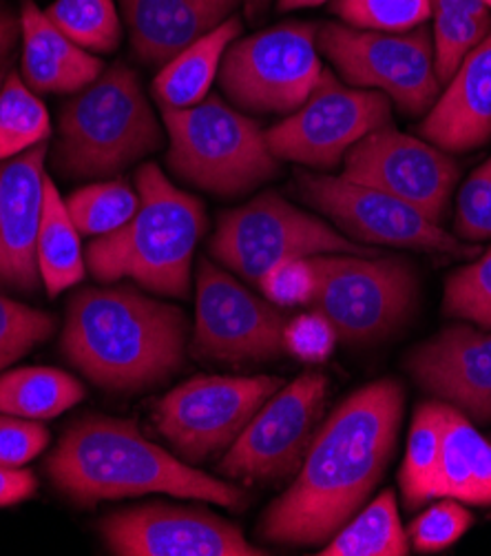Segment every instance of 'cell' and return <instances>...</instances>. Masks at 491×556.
Returning <instances> with one entry per match:
<instances>
[{
	"instance_id": "43",
	"label": "cell",
	"mask_w": 491,
	"mask_h": 556,
	"mask_svg": "<svg viewBox=\"0 0 491 556\" xmlns=\"http://www.w3.org/2000/svg\"><path fill=\"white\" fill-rule=\"evenodd\" d=\"M431 12H456L476 18H489L491 12L482 0H429Z\"/></svg>"
},
{
	"instance_id": "16",
	"label": "cell",
	"mask_w": 491,
	"mask_h": 556,
	"mask_svg": "<svg viewBox=\"0 0 491 556\" xmlns=\"http://www.w3.org/2000/svg\"><path fill=\"white\" fill-rule=\"evenodd\" d=\"M341 176L386 191L441 225L461 180V166L439 147L388 125L374 129L346 153Z\"/></svg>"
},
{
	"instance_id": "37",
	"label": "cell",
	"mask_w": 491,
	"mask_h": 556,
	"mask_svg": "<svg viewBox=\"0 0 491 556\" xmlns=\"http://www.w3.org/2000/svg\"><path fill=\"white\" fill-rule=\"evenodd\" d=\"M454 233L471 244L491 240V157L478 166L458 193Z\"/></svg>"
},
{
	"instance_id": "44",
	"label": "cell",
	"mask_w": 491,
	"mask_h": 556,
	"mask_svg": "<svg viewBox=\"0 0 491 556\" xmlns=\"http://www.w3.org/2000/svg\"><path fill=\"white\" fill-rule=\"evenodd\" d=\"M331 3V0H277L280 12H299V10H312L319 5Z\"/></svg>"
},
{
	"instance_id": "3",
	"label": "cell",
	"mask_w": 491,
	"mask_h": 556,
	"mask_svg": "<svg viewBox=\"0 0 491 556\" xmlns=\"http://www.w3.org/2000/svg\"><path fill=\"white\" fill-rule=\"evenodd\" d=\"M186 317L135 289H85L67 308L63 349L69 362L108 391H144L184 359Z\"/></svg>"
},
{
	"instance_id": "46",
	"label": "cell",
	"mask_w": 491,
	"mask_h": 556,
	"mask_svg": "<svg viewBox=\"0 0 491 556\" xmlns=\"http://www.w3.org/2000/svg\"><path fill=\"white\" fill-rule=\"evenodd\" d=\"M482 3H484L489 10H491V0H482Z\"/></svg>"
},
{
	"instance_id": "9",
	"label": "cell",
	"mask_w": 491,
	"mask_h": 556,
	"mask_svg": "<svg viewBox=\"0 0 491 556\" xmlns=\"http://www.w3.org/2000/svg\"><path fill=\"white\" fill-rule=\"evenodd\" d=\"M316 31L312 23H282L237 38L217 76L222 91L253 114H293L325 72Z\"/></svg>"
},
{
	"instance_id": "41",
	"label": "cell",
	"mask_w": 491,
	"mask_h": 556,
	"mask_svg": "<svg viewBox=\"0 0 491 556\" xmlns=\"http://www.w3.org/2000/svg\"><path fill=\"white\" fill-rule=\"evenodd\" d=\"M38 488L34 472L23 468L0 466V508L14 506L29 498Z\"/></svg>"
},
{
	"instance_id": "42",
	"label": "cell",
	"mask_w": 491,
	"mask_h": 556,
	"mask_svg": "<svg viewBox=\"0 0 491 556\" xmlns=\"http://www.w3.org/2000/svg\"><path fill=\"white\" fill-rule=\"evenodd\" d=\"M21 42V14H16L5 3H0V83L8 74L14 51Z\"/></svg>"
},
{
	"instance_id": "17",
	"label": "cell",
	"mask_w": 491,
	"mask_h": 556,
	"mask_svg": "<svg viewBox=\"0 0 491 556\" xmlns=\"http://www.w3.org/2000/svg\"><path fill=\"white\" fill-rule=\"evenodd\" d=\"M108 552L120 556H261L244 532L208 510L164 504L116 513L100 523Z\"/></svg>"
},
{
	"instance_id": "27",
	"label": "cell",
	"mask_w": 491,
	"mask_h": 556,
	"mask_svg": "<svg viewBox=\"0 0 491 556\" xmlns=\"http://www.w3.org/2000/svg\"><path fill=\"white\" fill-rule=\"evenodd\" d=\"M85 400V386L59 368H18L0 377V413L53 419Z\"/></svg>"
},
{
	"instance_id": "12",
	"label": "cell",
	"mask_w": 491,
	"mask_h": 556,
	"mask_svg": "<svg viewBox=\"0 0 491 556\" xmlns=\"http://www.w3.org/2000/svg\"><path fill=\"white\" fill-rule=\"evenodd\" d=\"M388 125L392 102L386 93L344 85L325 70L308 100L266 131V142L280 162L325 174L344 164L361 138Z\"/></svg>"
},
{
	"instance_id": "19",
	"label": "cell",
	"mask_w": 491,
	"mask_h": 556,
	"mask_svg": "<svg viewBox=\"0 0 491 556\" xmlns=\"http://www.w3.org/2000/svg\"><path fill=\"white\" fill-rule=\"evenodd\" d=\"M47 144L0 162V282L31 291L40 280L38 231L44 202Z\"/></svg>"
},
{
	"instance_id": "29",
	"label": "cell",
	"mask_w": 491,
	"mask_h": 556,
	"mask_svg": "<svg viewBox=\"0 0 491 556\" xmlns=\"http://www.w3.org/2000/svg\"><path fill=\"white\" fill-rule=\"evenodd\" d=\"M51 136L44 102L12 72L0 85V162L16 157Z\"/></svg>"
},
{
	"instance_id": "4",
	"label": "cell",
	"mask_w": 491,
	"mask_h": 556,
	"mask_svg": "<svg viewBox=\"0 0 491 556\" xmlns=\"http://www.w3.org/2000/svg\"><path fill=\"white\" fill-rule=\"evenodd\" d=\"M135 189L140 206L118 231L93 238L87 268L98 282L133 280L140 287L186 298L195 249L206 231L204 204L178 189L157 164H144Z\"/></svg>"
},
{
	"instance_id": "6",
	"label": "cell",
	"mask_w": 491,
	"mask_h": 556,
	"mask_svg": "<svg viewBox=\"0 0 491 556\" xmlns=\"http://www.w3.org/2000/svg\"><path fill=\"white\" fill-rule=\"evenodd\" d=\"M169 134L167 162L184 182L222 198L255 191L280 174L266 131L220 96L186 109H161Z\"/></svg>"
},
{
	"instance_id": "39",
	"label": "cell",
	"mask_w": 491,
	"mask_h": 556,
	"mask_svg": "<svg viewBox=\"0 0 491 556\" xmlns=\"http://www.w3.org/2000/svg\"><path fill=\"white\" fill-rule=\"evenodd\" d=\"M339 336L335 326L327 321L319 311L303 313L290 319L284 328L286 353L295 355L308 364H321L333 355Z\"/></svg>"
},
{
	"instance_id": "13",
	"label": "cell",
	"mask_w": 491,
	"mask_h": 556,
	"mask_svg": "<svg viewBox=\"0 0 491 556\" xmlns=\"http://www.w3.org/2000/svg\"><path fill=\"white\" fill-rule=\"evenodd\" d=\"M284 381L272 375L193 377L155 406L159 434L191 464L229 451Z\"/></svg>"
},
{
	"instance_id": "33",
	"label": "cell",
	"mask_w": 491,
	"mask_h": 556,
	"mask_svg": "<svg viewBox=\"0 0 491 556\" xmlns=\"http://www.w3.org/2000/svg\"><path fill=\"white\" fill-rule=\"evenodd\" d=\"M431 16L434 72L441 85H448L467 59V53L474 51L491 31V16L476 18L456 12H431Z\"/></svg>"
},
{
	"instance_id": "20",
	"label": "cell",
	"mask_w": 491,
	"mask_h": 556,
	"mask_svg": "<svg viewBox=\"0 0 491 556\" xmlns=\"http://www.w3.org/2000/svg\"><path fill=\"white\" fill-rule=\"evenodd\" d=\"M418 131L445 153H467L491 140V31L467 53Z\"/></svg>"
},
{
	"instance_id": "15",
	"label": "cell",
	"mask_w": 491,
	"mask_h": 556,
	"mask_svg": "<svg viewBox=\"0 0 491 556\" xmlns=\"http://www.w3.org/2000/svg\"><path fill=\"white\" fill-rule=\"evenodd\" d=\"M327 377L303 372L282 386L227 451L220 472L242 481H277L299 472L325 408Z\"/></svg>"
},
{
	"instance_id": "18",
	"label": "cell",
	"mask_w": 491,
	"mask_h": 556,
	"mask_svg": "<svg viewBox=\"0 0 491 556\" xmlns=\"http://www.w3.org/2000/svg\"><path fill=\"white\" fill-rule=\"evenodd\" d=\"M405 368L425 393L491 424V330L452 324L416 346Z\"/></svg>"
},
{
	"instance_id": "45",
	"label": "cell",
	"mask_w": 491,
	"mask_h": 556,
	"mask_svg": "<svg viewBox=\"0 0 491 556\" xmlns=\"http://www.w3.org/2000/svg\"><path fill=\"white\" fill-rule=\"evenodd\" d=\"M270 3H272V0H240V5L244 8V12L250 21H257V18L266 16Z\"/></svg>"
},
{
	"instance_id": "36",
	"label": "cell",
	"mask_w": 491,
	"mask_h": 556,
	"mask_svg": "<svg viewBox=\"0 0 491 556\" xmlns=\"http://www.w3.org/2000/svg\"><path fill=\"white\" fill-rule=\"evenodd\" d=\"M471 523L474 517L461 502L441 496L439 504H434L412 521L408 539L416 552L434 554L452 547L471 528Z\"/></svg>"
},
{
	"instance_id": "28",
	"label": "cell",
	"mask_w": 491,
	"mask_h": 556,
	"mask_svg": "<svg viewBox=\"0 0 491 556\" xmlns=\"http://www.w3.org/2000/svg\"><path fill=\"white\" fill-rule=\"evenodd\" d=\"M323 556H405L410 539L401 526L397 496L380 492L319 552Z\"/></svg>"
},
{
	"instance_id": "31",
	"label": "cell",
	"mask_w": 491,
	"mask_h": 556,
	"mask_svg": "<svg viewBox=\"0 0 491 556\" xmlns=\"http://www.w3.org/2000/svg\"><path fill=\"white\" fill-rule=\"evenodd\" d=\"M65 202L82 236L102 238L127 225L140 206V195L125 180H104L76 189Z\"/></svg>"
},
{
	"instance_id": "30",
	"label": "cell",
	"mask_w": 491,
	"mask_h": 556,
	"mask_svg": "<svg viewBox=\"0 0 491 556\" xmlns=\"http://www.w3.org/2000/svg\"><path fill=\"white\" fill-rule=\"evenodd\" d=\"M44 14L91 53H112L122 40V14L116 0H53Z\"/></svg>"
},
{
	"instance_id": "34",
	"label": "cell",
	"mask_w": 491,
	"mask_h": 556,
	"mask_svg": "<svg viewBox=\"0 0 491 556\" xmlns=\"http://www.w3.org/2000/svg\"><path fill=\"white\" fill-rule=\"evenodd\" d=\"M333 14L348 27L403 34L431 18L429 0H333Z\"/></svg>"
},
{
	"instance_id": "26",
	"label": "cell",
	"mask_w": 491,
	"mask_h": 556,
	"mask_svg": "<svg viewBox=\"0 0 491 556\" xmlns=\"http://www.w3.org/2000/svg\"><path fill=\"white\" fill-rule=\"evenodd\" d=\"M445 426V402H425L416 408L408 434V453L399 472L403 502L410 510L423 508L431 498H441Z\"/></svg>"
},
{
	"instance_id": "21",
	"label": "cell",
	"mask_w": 491,
	"mask_h": 556,
	"mask_svg": "<svg viewBox=\"0 0 491 556\" xmlns=\"http://www.w3.org/2000/svg\"><path fill=\"white\" fill-rule=\"evenodd\" d=\"M240 0H120L138 59L161 67L204 34L229 21Z\"/></svg>"
},
{
	"instance_id": "47",
	"label": "cell",
	"mask_w": 491,
	"mask_h": 556,
	"mask_svg": "<svg viewBox=\"0 0 491 556\" xmlns=\"http://www.w3.org/2000/svg\"><path fill=\"white\" fill-rule=\"evenodd\" d=\"M0 85H3V83H0Z\"/></svg>"
},
{
	"instance_id": "8",
	"label": "cell",
	"mask_w": 491,
	"mask_h": 556,
	"mask_svg": "<svg viewBox=\"0 0 491 556\" xmlns=\"http://www.w3.org/2000/svg\"><path fill=\"white\" fill-rule=\"evenodd\" d=\"M314 311L348 344L388 338L414 308L416 275L403 257L314 255Z\"/></svg>"
},
{
	"instance_id": "25",
	"label": "cell",
	"mask_w": 491,
	"mask_h": 556,
	"mask_svg": "<svg viewBox=\"0 0 491 556\" xmlns=\"http://www.w3.org/2000/svg\"><path fill=\"white\" fill-rule=\"evenodd\" d=\"M80 236L65 198L51 178H47L36 255L40 280L49 298H56L85 280L87 257Z\"/></svg>"
},
{
	"instance_id": "14",
	"label": "cell",
	"mask_w": 491,
	"mask_h": 556,
	"mask_svg": "<svg viewBox=\"0 0 491 556\" xmlns=\"http://www.w3.org/2000/svg\"><path fill=\"white\" fill-rule=\"evenodd\" d=\"M282 311L206 257L197 266L193 353L215 364H259L286 353Z\"/></svg>"
},
{
	"instance_id": "40",
	"label": "cell",
	"mask_w": 491,
	"mask_h": 556,
	"mask_svg": "<svg viewBox=\"0 0 491 556\" xmlns=\"http://www.w3.org/2000/svg\"><path fill=\"white\" fill-rule=\"evenodd\" d=\"M49 446V430L36 419L0 417V466L23 468Z\"/></svg>"
},
{
	"instance_id": "24",
	"label": "cell",
	"mask_w": 491,
	"mask_h": 556,
	"mask_svg": "<svg viewBox=\"0 0 491 556\" xmlns=\"http://www.w3.org/2000/svg\"><path fill=\"white\" fill-rule=\"evenodd\" d=\"M441 496L461 504L491 506V441H487L467 415L448 404L443 443Z\"/></svg>"
},
{
	"instance_id": "1",
	"label": "cell",
	"mask_w": 491,
	"mask_h": 556,
	"mask_svg": "<svg viewBox=\"0 0 491 556\" xmlns=\"http://www.w3.org/2000/svg\"><path fill=\"white\" fill-rule=\"evenodd\" d=\"M403 408L397 379L372 381L346 397L319 426L293 485L263 513L259 536L282 545L331 541L384 479Z\"/></svg>"
},
{
	"instance_id": "11",
	"label": "cell",
	"mask_w": 491,
	"mask_h": 556,
	"mask_svg": "<svg viewBox=\"0 0 491 556\" xmlns=\"http://www.w3.org/2000/svg\"><path fill=\"white\" fill-rule=\"evenodd\" d=\"M316 45L346 85L386 93L408 116L425 114L439 98L441 83L425 25L390 34L327 23L316 31Z\"/></svg>"
},
{
	"instance_id": "23",
	"label": "cell",
	"mask_w": 491,
	"mask_h": 556,
	"mask_svg": "<svg viewBox=\"0 0 491 556\" xmlns=\"http://www.w3.org/2000/svg\"><path fill=\"white\" fill-rule=\"evenodd\" d=\"M242 36V21L231 16L220 27L204 34L169 63H164L153 78V98L161 109H186L199 104L215 78L220 76L229 47Z\"/></svg>"
},
{
	"instance_id": "35",
	"label": "cell",
	"mask_w": 491,
	"mask_h": 556,
	"mask_svg": "<svg viewBox=\"0 0 491 556\" xmlns=\"http://www.w3.org/2000/svg\"><path fill=\"white\" fill-rule=\"evenodd\" d=\"M53 317L0 295V370L49 340Z\"/></svg>"
},
{
	"instance_id": "5",
	"label": "cell",
	"mask_w": 491,
	"mask_h": 556,
	"mask_svg": "<svg viewBox=\"0 0 491 556\" xmlns=\"http://www.w3.org/2000/svg\"><path fill=\"white\" fill-rule=\"evenodd\" d=\"M56 164L72 178H114L164 144V129L127 65L104 70L63 106Z\"/></svg>"
},
{
	"instance_id": "38",
	"label": "cell",
	"mask_w": 491,
	"mask_h": 556,
	"mask_svg": "<svg viewBox=\"0 0 491 556\" xmlns=\"http://www.w3.org/2000/svg\"><path fill=\"white\" fill-rule=\"evenodd\" d=\"M268 302L275 306L312 304L316 291V273L310 257H295L272 266L259 282Z\"/></svg>"
},
{
	"instance_id": "32",
	"label": "cell",
	"mask_w": 491,
	"mask_h": 556,
	"mask_svg": "<svg viewBox=\"0 0 491 556\" xmlns=\"http://www.w3.org/2000/svg\"><path fill=\"white\" fill-rule=\"evenodd\" d=\"M443 313L491 330V249L467 266L456 268L445 282Z\"/></svg>"
},
{
	"instance_id": "2",
	"label": "cell",
	"mask_w": 491,
	"mask_h": 556,
	"mask_svg": "<svg viewBox=\"0 0 491 556\" xmlns=\"http://www.w3.org/2000/svg\"><path fill=\"white\" fill-rule=\"evenodd\" d=\"M47 470L67 496L87 506L161 492L240 510L248 498L242 488L180 462L125 419L76 421L63 434Z\"/></svg>"
},
{
	"instance_id": "10",
	"label": "cell",
	"mask_w": 491,
	"mask_h": 556,
	"mask_svg": "<svg viewBox=\"0 0 491 556\" xmlns=\"http://www.w3.org/2000/svg\"><path fill=\"white\" fill-rule=\"evenodd\" d=\"M295 189L303 202L331 217L337 229L365 247L416 249L454 260H474L478 247L443 231L416 206L344 176L301 169Z\"/></svg>"
},
{
	"instance_id": "22",
	"label": "cell",
	"mask_w": 491,
	"mask_h": 556,
	"mask_svg": "<svg viewBox=\"0 0 491 556\" xmlns=\"http://www.w3.org/2000/svg\"><path fill=\"white\" fill-rule=\"evenodd\" d=\"M21 76L36 93H78L102 72L104 63L49 21L34 0L21 8Z\"/></svg>"
},
{
	"instance_id": "7",
	"label": "cell",
	"mask_w": 491,
	"mask_h": 556,
	"mask_svg": "<svg viewBox=\"0 0 491 556\" xmlns=\"http://www.w3.org/2000/svg\"><path fill=\"white\" fill-rule=\"evenodd\" d=\"M210 253L250 285L280 262L314 255H380L333 229L321 217L290 204L277 193H263L217 219Z\"/></svg>"
}]
</instances>
